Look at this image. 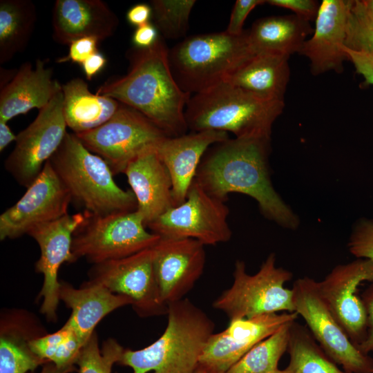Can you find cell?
Wrapping results in <instances>:
<instances>
[{"instance_id":"6da1fadb","label":"cell","mask_w":373,"mask_h":373,"mask_svg":"<svg viewBox=\"0 0 373 373\" xmlns=\"http://www.w3.org/2000/svg\"><path fill=\"white\" fill-rule=\"evenodd\" d=\"M270 141L229 138L213 144L202 157L195 180L209 195L225 202L231 193L249 195L257 202L267 219L295 229L298 218L271 181Z\"/></svg>"},{"instance_id":"7a4b0ae2","label":"cell","mask_w":373,"mask_h":373,"mask_svg":"<svg viewBox=\"0 0 373 373\" xmlns=\"http://www.w3.org/2000/svg\"><path fill=\"white\" fill-rule=\"evenodd\" d=\"M169 52L160 35L149 48H130L126 52V74L107 79L96 93L134 108L174 137L186 134L189 129L185 109L191 94L176 82Z\"/></svg>"},{"instance_id":"3957f363","label":"cell","mask_w":373,"mask_h":373,"mask_svg":"<svg viewBox=\"0 0 373 373\" xmlns=\"http://www.w3.org/2000/svg\"><path fill=\"white\" fill-rule=\"evenodd\" d=\"M167 316L166 327L157 340L141 350L124 349L117 363L133 373H195L215 324L186 298L169 303Z\"/></svg>"},{"instance_id":"277c9868","label":"cell","mask_w":373,"mask_h":373,"mask_svg":"<svg viewBox=\"0 0 373 373\" xmlns=\"http://www.w3.org/2000/svg\"><path fill=\"white\" fill-rule=\"evenodd\" d=\"M284 106V101L267 99L225 82L191 97L185 119L192 132L221 131L236 138L271 140L272 125Z\"/></svg>"},{"instance_id":"5b68a950","label":"cell","mask_w":373,"mask_h":373,"mask_svg":"<svg viewBox=\"0 0 373 373\" xmlns=\"http://www.w3.org/2000/svg\"><path fill=\"white\" fill-rule=\"evenodd\" d=\"M48 161L72 202L82 207L84 213L106 216L137 210L133 191L118 186L106 162L89 151L73 133L67 132Z\"/></svg>"},{"instance_id":"8992f818","label":"cell","mask_w":373,"mask_h":373,"mask_svg":"<svg viewBox=\"0 0 373 373\" xmlns=\"http://www.w3.org/2000/svg\"><path fill=\"white\" fill-rule=\"evenodd\" d=\"M255 54L249 30L239 35L224 30L186 37L169 50V60L180 88L195 95L227 82Z\"/></svg>"},{"instance_id":"52a82bcc","label":"cell","mask_w":373,"mask_h":373,"mask_svg":"<svg viewBox=\"0 0 373 373\" xmlns=\"http://www.w3.org/2000/svg\"><path fill=\"white\" fill-rule=\"evenodd\" d=\"M276 256L270 254L259 271L248 274L243 261L237 260L231 286L213 303V307L231 320L252 318L279 312H295L291 289L285 287L293 275L276 265Z\"/></svg>"},{"instance_id":"ba28073f","label":"cell","mask_w":373,"mask_h":373,"mask_svg":"<svg viewBox=\"0 0 373 373\" xmlns=\"http://www.w3.org/2000/svg\"><path fill=\"white\" fill-rule=\"evenodd\" d=\"M84 214V221L73 236L75 261L84 258L95 265L123 258L153 247L160 239L146 230L137 210L106 216Z\"/></svg>"},{"instance_id":"9c48e42d","label":"cell","mask_w":373,"mask_h":373,"mask_svg":"<svg viewBox=\"0 0 373 373\" xmlns=\"http://www.w3.org/2000/svg\"><path fill=\"white\" fill-rule=\"evenodd\" d=\"M75 135L89 151L106 162L115 175L124 173L133 160L155 149L168 137L143 114L122 103L105 123Z\"/></svg>"},{"instance_id":"30bf717a","label":"cell","mask_w":373,"mask_h":373,"mask_svg":"<svg viewBox=\"0 0 373 373\" xmlns=\"http://www.w3.org/2000/svg\"><path fill=\"white\" fill-rule=\"evenodd\" d=\"M295 312L324 352L350 373H373V358L362 352L350 340L329 310L318 291V282L304 277L291 289Z\"/></svg>"},{"instance_id":"8fae6325","label":"cell","mask_w":373,"mask_h":373,"mask_svg":"<svg viewBox=\"0 0 373 373\" xmlns=\"http://www.w3.org/2000/svg\"><path fill=\"white\" fill-rule=\"evenodd\" d=\"M229 214L225 202L209 195L194 179L185 200L146 227L161 238H191L204 245H216L232 236Z\"/></svg>"},{"instance_id":"7c38bea8","label":"cell","mask_w":373,"mask_h":373,"mask_svg":"<svg viewBox=\"0 0 373 373\" xmlns=\"http://www.w3.org/2000/svg\"><path fill=\"white\" fill-rule=\"evenodd\" d=\"M66 128L61 90L17 135L15 147L5 160V169L19 184L28 188L39 176L63 142Z\"/></svg>"},{"instance_id":"4fadbf2b","label":"cell","mask_w":373,"mask_h":373,"mask_svg":"<svg viewBox=\"0 0 373 373\" xmlns=\"http://www.w3.org/2000/svg\"><path fill=\"white\" fill-rule=\"evenodd\" d=\"M89 281L131 299L133 309L141 317L168 313V305L161 297L154 272L152 247L95 264L89 271Z\"/></svg>"},{"instance_id":"5bb4252c","label":"cell","mask_w":373,"mask_h":373,"mask_svg":"<svg viewBox=\"0 0 373 373\" xmlns=\"http://www.w3.org/2000/svg\"><path fill=\"white\" fill-rule=\"evenodd\" d=\"M25 193L0 216V239H15L66 214L70 194L48 161Z\"/></svg>"},{"instance_id":"9a60e30c","label":"cell","mask_w":373,"mask_h":373,"mask_svg":"<svg viewBox=\"0 0 373 373\" xmlns=\"http://www.w3.org/2000/svg\"><path fill=\"white\" fill-rule=\"evenodd\" d=\"M373 283V260L363 258L336 265L321 281L319 293L350 340L358 346L365 338L367 312L357 294L360 285Z\"/></svg>"},{"instance_id":"2e32d148","label":"cell","mask_w":373,"mask_h":373,"mask_svg":"<svg viewBox=\"0 0 373 373\" xmlns=\"http://www.w3.org/2000/svg\"><path fill=\"white\" fill-rule=\"evenodd\" d=\"M85 218L84 213H68L57 220L39 224L28 233L40 249L35 271L44 276L39 296L43 298L40 312L48 321H55L57 318V309L60 300L59 269L63 263L75 261L72 253L73 236Z\"/></svg>"},{"instance_id":"e0dca14e","label":"cell","mask_w":373,"mask_h":373,"mask_svg":"<svg viewBox=\"0 0 373 373\" xmlns=\"http://www.w3.org/2000/svg\"><path fill=\"white\" fill-rule=\"evenodd\" d=\"M298 316L296 312H284L231 320L226 329L209 337L200 365L226 373L254 345Z\"/></svg>"},{"instance_id":"ac0fdd59","label":"cell","mask_w":373,"mask_h":373,"mask_svg":"<svg viewBox=\"0 0 373 373\" xmlns=\"http://www.w3.org/2000/svg\"><path fill=\"white\" fill-rule=\"evenodd\" d=\"M153 264L163 301L180 300L203 273L204 245L191 238H161L152 247Z\"/></svg>"},{"instance_id":"d6986e66","label":"cell","mask_w":373,"mask_h":373,"mask_svg":"<svg viewBox=\"0 0 373 373\" xmlns=\"http://www.w3.org/2000/svg\"><path fill=\"white\" fill-rule=\"evenodd\" d=\"M352 0H323L316 17L314 35L306 40L299 54L310 61L311 72L318 75L329 70L341 73L347 23Z\"/></svg>"},{"instance_id":"ffe728a7","label":"cell","mask_w":373,"mask_h":373,"mask_svg":"<svg viewBox=\"0 0 373 373\" xmlns=\"http://www.w3.org/2000/svg\"><path fill=\"white\" fill-rule=\"evenodd\" d=\"M119 19L102 0H57L52 12V38L68 45L84 37L103 41L113 36Z\"/></svg>"},{"instance_id":"44dd1931","label":"cell","mask_w":373,"mask_h":373,"mask_svg":"<svg viewBox=\"0 0 373 373\" xmlns=\"http://www.w3.org/2000/svg\"><path fill=\"white\" fill-rule=\"evenodd\" d=\"M229 138L225 131L207 130L166 137L157 146L155 150L171 178L174 207L185 200L207 150Z\"/></svg>"},{"instance_id":"7402d4cb","label":"cell","mask_w":373,"mask_h":373,"mask_svg":"<svg viewBox=\"0 0 373 373\" xmlns=\"http://www.w3.org/2000/svg\"><path fill=\"white\" fill-rule=\"evenodd\" d=\"M124 173L146 227L174 207L171 178L155 149L147 150L133 160Z\"/></svg>"},{"instance_id":"603a6c76","label":"cell","mask_w":373,"mask_h":373,"mask_svg":"<svg viewBox=\"0 0 373 373\" xmlns=\"http://www.w3.org/2000/svg\"><path fill=\"white\" fill-rule=\"evenodd\" d=\"M61 86L44 61L37 59L35 66L23 63L12 80L0 88V121L8 122L33 108L39 111L61 90Z\"/></svg>"},{"instance_id":"cb8c5ba5","label":"cell","mask_w":373,"mask_h":373,"mask_svg":"<svg viewBox=\"0 0 373 373\" xmlns=\"http://www.w3.org/2000/svg\"><path fill=\"white\" fill-rule=\"evenodd\" d=\"M59 295L60 300L71 309V314L66 323L84 345L106 315L133 304L129 298L114 294L104 285L89 280L79 288L61 281Z\"/></svg>"},{"instance_id":"d4e9b609","label":"cell","mask_w":373,"mask_h":373,"mask_svg":"<svg viewBox=\"0 0 373 373\" xmlns=\"http://www.w3.org/2000/svg\"><path fill=\"white\" fill-rule=\"evenodd\" d=\"M30 314L13 310L3 314L0 326V373H28L49 363L33 352L30 343L44 335Z\"/></svg>"},{"instance_id":"484cf974","label":"cell","mask_w":373,"mask_h":373,"mask_svg":"<svg viewBox=\"0 0 373 373\" xmlns=\"http://www.w3.org/2000/svg\"><path fill=\"white\" fill-rule=\"evenodd\" d=\"M289 56L274 52L255 54L227 82L261 97L284 101L289 79Z\"/></svg>"},{"instance_id":"4316f807","label":"cell","mask_w":373,"mask_h":373,"mask_svg":"<svg viewBox=\"0 0 373 373\" xmlns=\"http://www.w3.org/2000/svg\"><path fill=\"white\" fill-rule=\"evenodd\" d=\"M63 113L67 127L75 134L93 130L108 121L120 102L109 97L93 93L82 78L62 84Z\"/></svg>"},{"instance_id":"83f0119b","label":"cell","mask_w":373,"mask_h":373,"mask_svg":"<svg viewBox=\"0 0 373 373\" xmlns=\"http://www.w3.org/2000/svg\"><path fill=\"white\" fill-rule=\"evenodd\" d=\"M313 32L309 23L296 15L271 16L256 21L249 30L255 53L274 52L287 55L299 53Z\"/></svg>"},{"instance_id":"f1b7e54d","label":"cell","mask_w":373,"mask_h":373,"mask_svg":"<svg viewBox=\"0 0 373 373\" xmlns=\"http://www.w3.org/2000/svg\"><path fill=\"white\" fill-rule=\"evenodd\" d=\"M37 20V8L31 0L0 1V64L26 48Z\"/></svg>"},{"instance_id":"f546056e","label":"cell","mask_w":373,"mask_h":373,"mask_svg":"<svg viewBox=\"0 0 373 373\" xmlns=\"http://www.w3.org/2000/svg\"><path fill=\"white\" fill-rule=\"evenodd\" d=\"M290 373H350L338 367L322 350L309 329L294 321L287 351Z\"/></svg>"},{"instance_id":"4dcf8cb0","label":"cell","mask_w":373,"mask_h":373,"mask_svg":"<svg viewBox=\"0 0 373 373\" xmlns=\"http://www.w3.org/2000/svg\"><path fill=\"white\" fill-rule=\"evenodd\" d=\"M287 323L249 350L226 373H270L278 370L287 351L291 325Z\"/></svg>"},{"instance_id":"1f68e13d","label":"cell","mask_w":373,"mask_h":373,"mask_svg":"<svg viewBox=\"0 0 373 373\" xmlns=\"http://www.w3.org/2000/svg\"><path fill=\"white\" fill-rule=\"evenodd\" d=\"M84 345L66 323L57 332L30 343V348L39 358L61 369L75 368L74 365Z\"/></svg>"},{"instance_id":"d6a6232c","label":"cell","mask_w":373,"mask_h":373,"mask_svg":"<svg viewBox=\"0 0 373 373\" xmlns=\"http://www.w3.org/2000/svg\"><path fill=\"white\" fill-rule=\"evenodd\" d=\"M195 0H152L153 24L163 38L177 39L184 37L189 29L191 12Z\"/></svg>"},{"instance_id":"836d02e7","label":"cell","mask_w":373,"mask_h":373,"mask_svg":"<svg viewBox=\"0 0 373 373\" xmlns=\"http://www.w3.org/2000/svg\"><path fill=\"white\" fill-rule=\"evenodd\" d=\"M124 348L115 339L104 342L99 347L98 338L95 332L82 347L76 361L79 373H111L112 367L117 363Z\"/></svg>"},{"instance_id":"e575fe53","label":"cell","mask_w":373,"mask_h":373,"mask_svg":"<svg viewBox=\"0 0 373 373\" xmlns=\"http://www.w3.org/2000/svg\"><path fill=\"white\" fill-rule=\"evenodd\" d=\"M345 46L373 55V17L367 12L361 1H353Z\"/></svg>"},{"instance_id":"d590c367","label":"cell","mask_w":373,"mask_h":373,"mask_svg":"<svg viewBox=\"0 0 373 373\" xmlns=\"http://www.w3.org/2000/svg\"><path fill=\"white\" fill-rule=\"evenodd\" d=\"M347 248L356 258L373 260V219L363 218L356 222Z\"/></svg>"},{"instance_id":"8d00e7d4","label":"cell","mask_w":373,"mask_h":373,"mask_svg":"<svg viewBox=\"0 0 373 373\" xmlns=\"http://www.w3.org/2000/svg\"><path fill=\"white\" fill-rule=\"evenodd\" d=\"M99 41V40L93 37H84L73 41L69 44L68 54L58 58L57 62L70 61L82 66L89 57L98 52Z\"/></svg>"},{"instance_id":"74e56055","label":"cell","mask_w":373,"mask_h":373,"mask_svg":"<svg viewBox=\"0 0 373 373\" xmlns=\"http://www.w3.org/2000/svg\"><path fill=\"white\" fill-rule=\"evenodd\" d=\"M263 0H237L233 7L226 32L231 35H241L244 22L250 12L256 6L263 4Z\"/></svg>"},{"instance_id":"f35d334b","label":"cell","mask_w":373,"mask_h":373,"mask_svg":"<svg viewBox=\"0 0 373 373\" xmlns=\"http://www.w3.org/2000/svg\"><path fill=\"white\" fill-rule=\"evenodd\" d=\"M270 5L292 10L300 18L309 21L316 19L320 4L314 0H269Z\"/></svg>"},{"instance_id":"ab89813d","label":"cell","mask_w":373,"mask_h":373,"mask_svg":"<svg viewBox=\"0 0 373 373\" xmlns=\"http://www.w3.org/2000/svg\"><path fill=\"white\" fill-rule=\"evenodd\" d=\"M348 60L354 64L356 71L365 79V84L373 86V55L344 47Z\"/></svg>"},{"instance_id":"60d3db41","label":"cell","mask_w":373,"mask_h":373,"mask_svg":"<svg viewBox=\"0 0 373 373\" xmlns=\"http://www.w3.org/2000/svg\"><path fill=\"white\" fill-rule=\"evenodd\" d=\"M367 312V329L365 340L358 346L363 353L373 352V283L365 290L361 297Z\"/></svg>"},{"instance_id":"b9f144b4","label":"cell","mask_w":373,"mask_h":373,"mask_svg":"<svg viewBox=\"0 0 373 373\" xmlns=\"http://www.w3.org/2000/svg\"><path fill=\"white\" fill-rule=\"evenodd\" d=\"M159 32L151 22L135 28L132 41L135 47L147 48L152 46L159 38Z\"/></svg>"},{"instance_id":"7bdbcfd3","label":"cell","mask_w":373,"mask_h":373,"mask_svg":"<svg viewBox=\"0 0 373 373\" xmlns=\"http://www.w3.org/2000/svg\"><path fill=\"white\" fill-rule=\"evenodd\" d=\"M152 9L150 4L140 3L131 7L126 12V20L136 28L150 22Z\"/></svg>"},{"instance_id":"ee69618b","label":"cell","mask_w":373,"mask_h":373,"mask_svg":"<svg viewBox=\"0 0 373 373\" xmlns=\"http://www.w3.org/2000/svg\"><path fill=\"white\" fill-rule=\"evenodd\" d=\"M106 62L104 55L99 51L89 57L82 64L86 79L92 80L104 68Z\"/></svg>"},{"instance_id":"f6af8a7d","label":"cell","mask_w":373,"mask_h":373,"mask_svg":"<svg viewBox=\"0 0 373 373\" xmlns=\"http://www.w3.org/2000/svg\"><path fill=\"white\" fill-rule=\"evenodd\" d=\"M17 140V135H15L7 122L0 121V151L4 149L12 142Z\"/></svg>"},{"instance_id":"bcb514c9","label":"cell","mask_w":373,"mask_h":373,"mask_svg":"<svg viewBox=\"0 0 373 373\" xmlns=\"http://www.w3.org/2000/svg\"><path fill=\"white\" fill-rule=\"evenodd\" d=\"M17 72V68L7 69L1 68L0 69V88L6 86L15 77Z\"/></svg>"},{"instance_id":"7dc6e473","label":"cell","mask_w":373,"mask_h":373,"mask_svg":"<svg viewBox=\"0 0 373 373\" xmlns=\"http://www.w3.org/2000/svg\"><path fill=\"white\" fill-rule=\"evenodd\" d=\"M75 370L76 368L61 369L49 362L42 365V369L39 373H70Z\"/></svg>"},{"instance_id":"c3c4849f","label":"cell","mask_w":373,"mask_h":373,"mask_svg":"<svg viewBox=\"0 0 373 373\" xmlns=\"http://www.w3.org/2000/svg\"><path fill=\"white\" fill-rule=\"evenodd\" d=\"M361 1L367 12L373 17V0H362Z\"/></svg>"},{"instance_id":"681fc988","label":"cell","mask_w":373,"mask_h":373,"mask_svg":"<svg viewBox=\"0 0 373 373\" xmlns=\"http://www.w3.org/2000/svg\"><path fill=\"white\" fill-rule=\"evenodd\" d=\"M195 373H219V372L211 370L207 367H205L201 365H199Z\"/></svg>"},{"instance_id":"f907efd6","label":"cell","mask_w":373,"mask_h":373,"mask_svg":"<svg viewBox=\"0 0 373 373\" xmlns=\"http://www.w3.org/2000/svg\"><path fill=\"white\" fill-rule=\"evenodd\" d=\"M270 373H290V372L289 371V370L286 367L285 369L284 370H276L274 372H271Z\"/></svg>"}]
</instances>
